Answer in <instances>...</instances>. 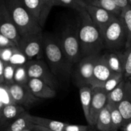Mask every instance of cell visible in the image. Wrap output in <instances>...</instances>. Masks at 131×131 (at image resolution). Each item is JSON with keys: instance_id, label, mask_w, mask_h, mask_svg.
Instances as JSON below:
<instances>
[{"instance_id": "e575fe53", "label": "cell", "mask_w": 131, "mask_h": 131, "mask_svg": "<svg viewBox=\"0 0 131 131\" xmlns=\"http://www.w3.org/2000/svg\"><path fill=\"white\" fill-rule=\"evenodd\" d=\"M15 47H16L0 49V60L4 63L10 62V58L15 51Z\"/></svg>"}, {"instance_id": "7a4b0ae2", "label": "cell", "mask_w": 131, "mask_h": 131, "mask_svg": "<svg viewBox=\"0 0 131 131\" xmlns=\"http://www.w3.org/2000/svg\"><path fill=\"white\" fill-rule=\"evenodd\" d=\"M44 57L52 72L60 84H68L71 79L72 66L63 52L60 40L51 35L43 37Z\"/></svg>"}, {"instance_id": "ee69618b", "label": "cell", "mask_w": 131, "mask_h": 131, "mask_svg": "<svg viewBox=\"0 0 131 131\" xmlns=\"http://www.w3.org/2000/svg\"><path fill=\"white\" fill-rule=\"evenodd\" d=\"M128 1H129V4H130V5L131 6V0H128Z\"/></svg>"}, {"instance_id": "7402d4cb", "label": "cell", "mask_w": 131, "mask_h": 131, "mask_svg": "<svg viewBox=\"0 0 131 131\" xmlns=\"http://www.w3.org/2000/svg\"><path fill=\"white\" fill-rule=\"evenodd\" d=\"M126 81L127 80H125V79L123 80L116 88H115L112 92L108 93L107 105L111 106H118V105L122 101L124 95H125Z\"/></svg>"}, {"instance_id": "f546056e", "label": "cell", "mask_w": 131, "mask_h": 131, "mask_svg": "<svg viewBox=\"0 0 131 131\" xmlns=\"http://www.w3.org/2000/svg\"><path fill=\"white\" fill-rule=\"evenodd\" d=\"M124 75L123 74H116L110 78L106 83L103 84L102 88H103L107 93L112 92L115 88L118 86V84L124 80Z\"/></svg>"}, {"instance_id": "4316f807", "label": "cell", "mask_w": 131, "mask_h": 131, "mask_svg": "<svg viewBox=\"0 0 131 131\" xmlns=\"http://www.w3.org/2000/svg\"><path fill=\"white\" fill-rule=\"evenodd\" d=\"M55 6V0H41V11L40 16V25L44 26L51 9Z\"/></svg>"}, {"instance_id": "d4e9b609", "label": "cell", "mask_w": 131, "mask_h": 131, "mask_svg": "<svg viewBox=\"0 0 131 131\" xmlns=\"http://www.w3.org/2000/svg\"><path fill=\"white\" fill-rule=\"evenodd\" d=\"M22 1L27 10L40 24L41 0H22Z\"/></svg>"}, {"instance_id": "277c9868", "label": "cell", "mask_w": 131, "mask_h": 131, "mask_svg": "<svg viewBox=\"0 0 131 131\" xmlns=\"http://www.w3.org/2000/svg\"><path fill=\"white\" fill-rule=\"evenodd\" d=\"M105 51H124L128 40V31L120 17H116L102 34Z\"/></svg>"}, {"instance_id": "836d02e7", "label": "cell", "mask_w": 131, "mask_h": 131, "mask_svg": "<svg viewBox=\"0 0 131 131\" xmlns=\"http://www.w3.org/2000/svg\"><path fill=\"white\" fill-rule=\"evenodd\" d=\"M120 17L124 22L128 31V40L127 44L131 42V6L124 9ZM127 46V45H126Z\"/></svg>"}, {"instance_id": "d6986e66", "label": "cell", "mask_w": 131, "mask_h": 131, "mask_svg": "<svg viewBox=\"0 0 131 131\" xmlns=\"http://www.w3.org/2000/svg\"><path fill=\"white\" fill-rule=\"evenodd\" d=\"M30 120L33 125L42 127L52 131H63L67 125V123L56 121L46 118L30 115Z\"/></svg>"}, {"instance_id": "5bb4252c", "label": "cell", "mask_w": 131, "mask_h": 131, "mask_svg": "<svg viewBox=\"0 0 131 131\" xmlns=\"http://www.w3.org/2000/svg\"><path fill=\"white\" fill-rule=\"evenodd\" d=\"M26 111L24 107L17 104L4 106L0 110V131H4L7 127Z\"/></svg>"}, {"instance_id": "7bdbcfd3", "label": "cell", "mask_w": 131, "mask_h": 131, "mask_svg": "<svg viewBox=\"0 0 131 131\" xmlns=\"http://www.w3.org/2000/svg\"><path fill=\"white\" fill-rule=\"evenodd\" d=\"M84 1H85L87 3L89 4V3H90L91 1H93V0H84Z\"/></svg>"}, {"instance_id": "30bf717a", "label": "cell", "mask_w": 131, "mask_h": 131, "mask_svg": "<svg viewBox=\"0 0 131 131\" xmlns=\"http://www.w3.org/2000/svg\"><path fill=\"white\" fill-rule=\"evenodd\" d=\"M0 34L12 40L18 47L21 37L6 8L5 0H0Z\"/></svg>"}, {"instance_id": "e0dca14e", "label": "cell", "mask_w": 131, "mask_h": 131, "mask_svg": "<svg viewBox=\"0 0 131 131\" xmlns=\"http://www.w3.org/2000/svg\"><path fill=\"white\" fill-rule=\"evenodd\" d=\"M118 109L124 118V125L131 122V82L129 80L126 81L125 95L118 105Z\"/></svg>"}, {"instance_id": "52a82bcc", "label": "cell", "mask_w": 131, "mask_h": 131, "mask_svg": "<svg viewBox=\"0 0 131 131\" xmlns=\"http://www.w3.org/2000/svg\"><path fill=\"white\" fill-rule=\"evenodd\" d=\"M26 65L29 79H39L56 91L60 88L61 86L60 81L44 60L42 59L29 60Z\"/></svg>"}, {"instance_id": "7dc6e473", "label": "cell", "mask_w": 131, "mask_h": 131, "mask_svg": "<svg viewBox=\"0 0 131 131\" xmlns=\"http://www.w3.org/2000/svg\"><path fill=\"white\" fill-rule=\"evenodd\" d=\"M130 81V82H131V81Z\"/></svg>"}, {"instance_id": "8d00e7d4", "label": "cell", "mask_w": 131, "mask_h": 131, "mask_svg": "<svg viewBox=\"0 0 131 131\" xmlns=\"http://www.w3.org/2000/svg\"><path fill=\"white\" fill-rule=\"evenodd\" d=\"M17 47L15 43L5 36L0 34V49Z\"/></svg>"}, {"instance_id": "83f0119b", "label": "cell", "mask_w": 131, "mask_h": 131, "mask_svg": "<svg viewBox=\"0 0 131 131\" xmlns=\"http://www.w3.org/2000/svg\"><path fill=\"white\" fill-rule=\"evenodd\" d=\"M29 78L28 76L26 65L17 67L14 74V82L19 84H28Z\"/></svg>"}, {"instance_id": "603a6c76", "label": "cell", "mask_w": 131, "mask_h": 131, "mask_svg": "<svg viewBox=\"0 0 131 131\" xmlns=\"http://www.w3.org/2000/svg\"><path fill=\"white\" fill-rule=\"evenodd\" d=\"M89 4L101 8L114 14L116 17H120L123 11L121 8L115 5L113 0H93Z\"/></svg>"}, {"instance_id": "8fae6325", "label": "cell", "mask_w": 131, "mask_h": 131, "mask_svg": "<svg viewBox=\"0 0 131 131\" xmlns=\"http://www.w3.org/2000/svg\"><path fill=\"white\" fill-rule=\"evenodd\" d=\"M108 93L103 88L99 87L93 88L92 104L90 115V123L88 125L95 127L100 113L107 105Z\"/></svg>"}, {"instance_id": "ba28073f", "label": "cell", "mask_w": 131, "mask_h": 131, "mask_svg": "<svg viewBox=\"0 0 131 131\" xmlns=\"http://www.w3.org/2000/svg\"><path fill=\"white\" fill-rule=\"evenodd\" d=\"M42 32L20 37L18 48L28 60H42L44 56V40Z\"/></svg>"}, {"instance_id": "60d3db41", "label": "cell", "mask_w": 131, "mask_h": 131, "mask_svg": "<svg viewBox=\"0 0 131 131\" xmlns=\"http://www.w3.org/2000/svg\"><path fill=\"white\" fill-rule=\"evenodd\" d=\"M122 131H131V122L125 124L120 129Z\"/></svg>"}, {"instance_id": "8992f818", "label": "cell", "mask_w": 131, "mask_h": 131, "mask_svg": "<svg viewBox=\"0 0 131 131\" xmlns=\"http://www.w3.org/2000/svg\"><path fill=\"white\" fill-rule=\"evenodd\" d=\"M60 42L63 52L72 65H74L82 58L77 27L74 28L72 26L67 27L61 33Z\"/></svg>"}, {"instance_id": "484cf974", "label": "cell", "mask_w": 131, "mask_h": 131, "mask_svg": "<svg viewBox=\"0 0 131 131\" xmlns=\"http://www.w3.org/2000/svg\"><path fill=\"white\" fill-rule=\"evenodd\" d=\"M87 4L84 0H55V6L70 8L78 12L85 9Z\"/></svg>"}, {"instance_id": "bcb514c9", "label": "cell", "mask_w": 131, "mask_h": 131, "mask_svg": "<svg viewBox=\"0 0 131 131\" xmlns=\"http://www.w3.org/2000/svg\"><path fill=\"white\" fill-rule=\"evenodd\" d=\"M129 81H131V78H130V79H129Z\"/></svg>"}, {"instance_id": "3957f363", "label": "cell", "mask_w": 131, "mask_h": 131, "mask_svg": "<svg viewBox=\"0 0 131 131\" xmlns=\"http://www.w3.org/2000/svg\"><path fill=\"white\" fill-rule=\"evenodd\" d=\"M5 3L20 37L42 32L39 23L27 10L22 0H5Z\"/></svg>"}, {"instance_id": "f6af8a7d", "label": "cell", "mask_w": 131, "mask_h": 131, "mask_svg": "<svg viewBox=\"0 0 131 131\" xmlns=\"http://www.w3.org/2000/svg\"><path fill=\"white\" fill-rule=\"evenodd\" d=\"M24 131H33V130H24Z\"/></svg>"}, {"instance_id": "2e32d148", "label": "cell", "mask_w": 131, "mask_h": 131, "mask_svg": "<svg viewBox=\"0 0 131 131\" xmlns=\"http://www.w3.org/2000/svg\"><path fill=\"white\" fill-rule=\"evenodd\" d=\"M28 86L35 97L41 100L53 99L56 95V90L39 79H29Z\"/></svg>"}, {"instance_id": "6da1fadb", "label": "cell", "mask_w": 131, "mask_h": 131, "mask_svg": "<svg viewBox=\"0 0 131 131\" xmlns=\"http://www.w3.org/2000/svg\"><path fill=\"white\" fill-rule=\"evenodd\" d=\"M78 13L77 33L82 58L101 54L105 51L102 33L93 23L85 9Z\"/></svg>"}, {"instance_id": "ffe728a7", "label": "cell", "mask_w": 131, "mask_h": 131, "mask_svg": "<svg viewBox=\"0 0 131 131\" xmlns=\"http://www.w3.org/2000/svg\"><path fill=\"white\" fill-rule=\"evenodd\" d=\"M30 114L26 111L21 114L10 124L4 131H24L31 130L32 124L30 120Z\"/></svg>"}, {"instance_id": "4fadbf2b", "label": "cell", "mask_w": 131, "mask_h": 131, "mask_svg": "<svg viewBox=\"0 0 131 131\" xmlns=\"http://www.w3.org/2000/svg\"><path fill=\"white\" fill-rule=\"evenodd\" d=\"M115 74H116L113 72L107 66L102 56V54H101L99 56L95 64L93 78H92L90 86L92 88H95V87L102 88L106 81H107L110 78H111Z\"/></svg>"}, {"instance_id": "4dcf8cb0", "label": "cell", "mask_w": 131, "mask_h": 131, "mask_svg": "<svg viewBox=\"0 0 131 131\" xmlns=\"http://www.w3.org/2000/svg\"><path fill=\"white\" fill-rule=\"evenodd\" d=\"M17 67L10 64V63H4L3 78L4 84L9 86L14 84V74Z\"/></svg>"}, {"instance_id": "7c38bea8", "label": "cell", "mask_w": 131, "mask_h": 131, "mask_svg": "<svg viewBox=\"0 0 131 131\" xmlns=\"http://www.w3.org/2000/svg\"><path fill=\"white\" fill-rule=\"evenodd\" d=\"M85 10L89 14L95 25L102 34L106 27L116 17L114 14L94 5L87 4Z\"/></svg>"}, {"instance_id": "f35d334b", "label": "cell", "mask_w": 131, "mask_h": 131, "mask_svg": "<svg viewBox=\"0 0 131 131\" xmlns=\"http://www.w3.org/2000/svg\"><path fill=\"white\" fill-rule=\"evenodd\" d=\"M3 72H4V63L0 60V84L4 83Z\"/></svg>"}, {"instance_id": "d590c367", "label": "cell", "mask_w": 131, "mask_h": 131, "mask_svg": "<svg viewBox=\"0 0 131 131\" xmlns=\"http://www.w3.org/2000/svg\"><path fill=\"white\" fill-rule=\"evenodd\" d=\"M90 128V125H72L67 124L63 131H88Z\"/></svg>"}, {"instance_id": "9c48e42d", "label": "cell", "mask_w": 131, "mask_h": 131, "mask_svg": "<svg viewBox=\"0 0 131 131\" xmlns=\"http://www.w3.org/2000/svg\"><path fill=\"white\" fill-rule=\"evenodd\" d=\"M8 87L15 104L23 106L24 108L31 107L43 101L35 97L28 84L14 83Z\"/></svg>"}, {"instance_id": "cb8c5ba5", "label": "cell", "mask_w": 131, "mask_h": 131, "mask_svg": "<svg viewBox=\"0 0 131 131\" xmlns=\"http://www.w3.org/2000/svg\"><path fill=\"white\" fill-rule=\"evenodd\" d=\"M111 111L112 131H118L124 125V120L118 106H109Z\"/></svg>"}, {"instance_id": "b9f144b4", "label": "cell", "mask_w": 131, "mask_h": 131, "mask_svg": "<svg viewBox=\"0 0 131 131\" xmlns=\"http://www.w3.org/2000/svg\"><path fill=\"white\" fill-rule=\"evenodd\" d=\"M88 131H98L95 129V127H90L89 130Z\"/></svg>"}, {"instance_id": "f1b7e54d", "label": "cell", "mask_w": 131, "mask_h": 131, "mask_svg": "<svg viewBox=\"0 0 131 131\" xmlns=\"http://www.w3.org/2000/svg\"><path fill=\"white\" fill-rule=\"evenodd\" d=\"M15 104L6 84H0V110L8 105Z\"/></svg>"}, {"instance_id": "74e56055", "label": "cell", "mask_w": 131, "mask_h": 131, "mask_svg": "<svg viewBox=\"0 0 131 131\" xmlns=\"http://www.w3.org/2000/svg\"><path fill=\"white\" fill-rule=\"evenodd\" d=\"M113 1L115 3L116 6H118L122 10L129 6H131L128 0H113Z\"/></svg>"}, {"instance_id": "9a60e30c", "label": "cell", "mask_w": 131, "mask_h": 131, "mask_svg": "<svg viewBox=\"0 0 131 131\" xmlns=\"http://www.w3.org/2000/svg\"><path fill=\"white\" fill-rule=\"evenodd\" d=\"M124 51H104L102 56L110 70L115 74H123L125 69Z\"/></svg>"}, {"instance_id": "d6a6232c", "label": "cell", "mask_w": 131, "mask_h": 131, "mask_svg": "<svg viewBox=\"0 0 131 131\" xmlns=\"http://www.w3.org/2000/svg\"><path fill=\"white\" fill-rule=\"evenodd\" d=\"M125 55V69H124V78L129 80L131 78V42L127 44L124 51Z\"/></svg>"}, {"instance_id": "ab89813d", "label": "cell", "mask_w": 131, "mask_h": 131, "mask_svg": "<svg viewBox=\"0 0 131 131\" xmlns=\"http://www.w3.org/2000/svg\"><path fill=\"white\" fill-rule=\"evenodd\" d=\"M31 130H33V131H52L49 130V129H46V128L44 127H42L38 126V125H33Z\"/></svg>"}, {"instance_id": "ac0fdd59", "label": "cell", "mask_w": 131, "mask_h": 131, "mask_svg": "<svg viewBox=\"0 0 131 131\" xmlns=\"http://www.w3.org/2000/svg\"><path fill=\"white\" fill-rule=\"evenodd\" d=\"M79 90L81 103L84 117L88 124H89L92 95H93V88L91 86L86 85L81 87Z\"/></svg>"}, {"instance_id": "44dd1931", "label": "cell", "mask_w": 131, "mask_h": 131, "mask_svg": "<svg viewBox=\"0 0 131 131\" xmlns=\"http://www.w3.org/2000/svg\"><path fill=\"white\" fill-rule=\"evenodd\" d=\"M95 127L98 131H112L111 111L108 105L100 113Z\"/></svg>"}, {"instance_id": "5b68a950", "label": "cell", "mask_w": 131, "mask_h": 131, "mask_svg": "<svg viewBox=\"0 0 131 131\" xmlns=\"http://www.w3.org/2000/svg\"><path fill=\"white\" fill-rule=\"evenodd\" d=\"M99 55L82 58L72 66V81L78 88L84 86H90L93 78L95 64Z\"/></svg>"}, {"instance_id": "1f68e13d", "label": "cell", "mask_w": 131, "mask_h": 131, "mask_svg": "<svg viewBox=\"0 0 131 131\" xmlns=\"http://www.w3.org/2000/svg\"><path fill=\"white\" fill-rule=\"evenodd\" d=\"M28 61L29 60L26 56L18 48V47H16L9 63L12 65L18 67L26 65Z\"/></svg>"}]
</instances>
